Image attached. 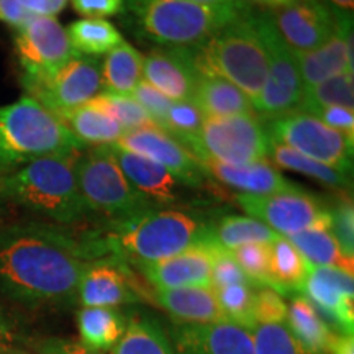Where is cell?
Here are the masks:
<instances>
[{
    "mask_svg": "<svg viewBox=\"0 0 354 354\" xmlns=\"http://www.w3.org/2000/svg\"><path fill=\"white\" fill-rule=\"evenodd\" d=\"M74 10L86 19H104L125 10L123 0H71Z\"/></svg>",
    "mask_w": 354,
    "mask_h": 354,
    "instance_id": "46",
    "label": "cell"
},
{
    "mask_svg": "<svg viewBox=\"0 0 354 354\" xmlns=\"http://www.w3.org/2000/svg\"><path fill=\"white\" fill-rule=\"evenodd\" d=\"M197 161L248 165L269 158V136L254 115L205 117L196 135L177 140Z\"/></svg>",
    "mask_w": 354,
    "mask_h": 354,
    "instance_id": "8",
    "label": "cell"
},
{
    "mask_svg": "<svg viewBox=\"0 0 354 354\" xmlns=\"http://www.w3.org/2000/svg\"><path fill=\"white\" fill-rule=\"evenodd\" d=\"M133 99H135L141 107L145 109V112L151 117V120L154 122L159 130H162L165 127V120H166V113L169 110L172 100L167 99L165 94L156 91L151 84H148L145 81H140L136 84V87L133 88V92L130 94Z\"/></svg>",
    "mask_w": 354,
    "mask_h": 354,
    "instance_id": "45",
    "label": "cell"
},
{
    "mask_svg": "<svg viewBox=\"0 0 354 354\" xmlns=\"http://www.w3.org/2000/svg\"><path fill=\"white\" fill-rule=\"evenodd\" d=\"M19 2L33 15L56 17L64 10L68 0H19Z\"/></svg>",
    "mask_w": 354,
    "mask_h": 354,
    "instance_id": "50",
    "label": "cell"
},
{
    "mask_svg": "<svg viewBox=\"0 0 354 354\" xmlns=\"http://www.w3.org/2000/svg\"><path fill=\"white\" fill-rule=\"evenodd\" d=\"M333 105L353 110L354 86L351 73H342L305 91L297 112L312 115L318 109L333 107Z\"/></svg>",
    "mask_w": 354,
    "mask_h": 354,
    "instance_id": "36",
    "label": "cell"
},
{
    "mask_svg": "<svg viewBox=\"0 0 354 354\" xmlns=\"http://www.w3.org/2000/svg\"><path fill=\"white\" fill-rule=\"evenodd\" d=\"M0 354H38V353H26V351H20V349L0 348Z\"/></svg>",
    "mask_w": 354,
    "mask_h": 354,
    "instance_id": "56",
    "label": "cell"
},
{
    "mask_svg": "<svg viewBox=\"0 0 354 354\" xmlns=\"http://www.w3.org/2000/svg\"><path fill=\"white\" fill-rule=\"evenodd\" d=\"M215 248L216 245L209 236L183 253L156 263L138 264V268L154 289L212 287V261Z\"/></svg>",
    "mask_w": 354,
    "mask_h": 354,
    "instance_id": "19",
    "label": "cell"
},
{
    "mask_svg": "<svg viewBox=\"0 0 354 354\" xmlns=\"http://www.w3.org/2000/svg\"><path fill=\"white\" fill-rule=\"evenodd\" d=\"M254 354H310L292 335L287 323L258 325L251 330Z\"/></svg>",
    "mask_w": 354,
    "mask_h": 354,
    "instance_id": "40",
    "label": "cell"
},
{
    "mask_svg": "<svg viewBox=\"0 0 354 354\" xmlns=\"http://www.w3.org/2000/svg\"><path fill=\"white\" fill-rule=\"evenodd\" d=\"M189 2L198 3V6L215 7V8H233V10H251V7L245 3V0H189Z\"/></svg>",
    "mask_w": 354,
    "mask_h": 354,
    "instance_id": "52",
    "label": "cell"
},
{
    "mask_svg": "<svg viewBox=\"0 0 354 354\" xmlns=\"http://www.w3.org/2000/svg\"><path fill=\"white\" fill-rule=\"evenodd\" d=\"M308 274V263L289 238L277 236L271 243V279L272 290L287 295L302 292Z\"/></svg>",
    "mask_w": 354,
    "mask_h": 354,
    "instance_id": "32",
    "label": "cell"
},
{
    "mask_svg": "<svg viewBox=\"0 0 354 354\" xmlns=\"http://www.w3.org/2000/svg\"><path fill=\"white\" fill-rule=\"evenodd\" d=\"M302 292L326 325L336 333L354 331L353 272L325 266H308Z\"/></svg>",
    "mask_w": 354,
    "mask_h": 354,
    "instance_id": "14",
    "label": "cell"
},
{
    "mask_svg": "<svg viewBox=\"0 0 354 354\" xmlns=\"http://www.w3.org/2000/svg\"><path fill=\"white\" fill-rule=\"evenodd\" d=\"M331 233L338 241L344 258L354 259V209L351 198L342 197L328 210Z\"/></svg>",
    "mask_w": 354,
    "mask_h": 354,
    "instance_id": "42",
    "label": "cell"
},
{
    "mask_svg": "<svg viewBox=\"0 0 354 354\" xmlns=\"http://www.w3.org/2000/svg\"><path fill=\"white\" fill-rule=\"evenodd\" d=\"M254 320L256 325H272L287 322V304L281 294L269 287L254 290Z\"/></svg>",
    "mask_w": 354,
    "mask_h": 354,
    "instance_id": "43",
    "label": "cell"
},
{
    "mask_svg": "<svg viewBox=\"0 0 354 354\" xmlns=\"http://www.w3.org/2000/svg\"><path fill=\"white\" fill-rule=\"evenodd\" d=\"M238 205L259 220L279 236H292L312 227H330V212L317 197L302 189L276 192L269 196L238 194Z\"/></svg>",
    "mask_w": 354,
    "mask_h": 354,
    "instance_id": "12",
    "label": "cell"
},
{
    "mask_svg": "<svg viewBox=\"0 0 354 354\" xmlns=\"http://www.w3.org/2000/svg\"><path fill=\"white\" fill-rule=\"evenodd\" d=\"M38 354H102L95 349L87 348L81 342L66 338H46L37 344Z\"/></svg>",
    "mask_w": 354,
    "mask_h": 354,
    "instance_id": "48",
    "label": "cell"
},
{
    "mask_svg": "<svg viewBox=\"0 0 354 354\" xmlns=\"http://www.w3.org/2000/svg\"><path fill=\"white\" fill-rule=\"evenodd\" d=\"M77 302L82 307L118 308L120 305L140 302V295L123 261L102 258L88 261L84 269Z\"/></svg>",
    "mask_w": 354,
    "mask_h": 354,
    "instance_id": "21",
    "label": "cell"
},
{
    "mask_svg": "<svg viewBox=\"0 0 354 354\" xmlns=\"http://www.w3.org/2000/svg\"><path fill=\"white\" fill-rule=\"evenodd\" d=\"M169 338L176 354H254L251 330L232 322L172 323Z\"/></svg>",
    "mask_w": 354,
    "mask_h": 354,
    "instance_id": "17",
    "label": "cell"
},
{
    "mask_svg": "<svg viewBox=\"0 0 354 354\" xmlns=\"http://www.w3.org/2000/svg\"><path fill=\"white\" fill-rule=\"evenodd\" d=\"M59 118L82 145L112 146L125 131L105 110L88 102L63 113Z\"/></svg>",
    "mask_w": 354,
    "mask_h": 354,
    "instance_id": "27",
    "label": "cell"
},
{
    "mask_svg": "<svg viewBox=\"0 0 354 354\" xmlns=\"http://www.w3.org/2000/svg\"><path fill=\"white\" fill-rule=\"evenodd\" d=\"M210 225L190 212L149 209L130 218L112 221L104 232L84 233L81 240L91 261L113 258L145 264L171 258L207 240Z\"/></svg>",
    "mask_w": 354,
    "mask_h": 354,
    "instance_id": "2",
    "label": "cell"
},
{
    "mask_svg": "<svg viewBox=\"0 0 354 354\" xmlns=\"http://www.w3.org/2000/svg\"><path fill=\"white\" fill-rule=\"evenodd\" d=\"M218 304L228 322L243 328L253 330L254 320V287L250 284H234L214 289Z\"/></svg>",
    "mask_w": 354,
    "mask_h": 354,
    "instance_id": "38",
    "label": "cell"
},
{
    "mask_svg": "<svg viewBox=\"0 0 354 354\" xmlns=\"http://www.w3.org/2000/svg\"><path fill=\"white\" fill-rule=\"evenodd\" d=\"M328 2L331 3V7L338 8V10L351 12V13H353L354 0H328Z\"/></svg>",
    "mask_w": 354,
    "mask_h": 354,
    "instance_id": "53",
    "label": "cell"
},
{
    "mask_svg": "<svg viewBox=\"0 0 354 354\" xmlns=\"http://www.w3.org/2000/svg\"><path fill=\"white\" fill-rule=\"evenodd\" d=\"M140 32L167 48H201L241 10L215 8L189 0H123Z\"/></svg>",
    "mask_w": 354,
    "mask_h": 354,
    "instance_id": "6",
    "label": "cell"
},
{
    "mask_svg": "<svg viewBox=\"0 0 354 354\" xmlns=\"http://www.w3.org/2000/svg\"><path fill=\"white\" fill-rule=\"evenodd\" d=\"M66 33L74 51L94 57L107 55L123 41L120 32L104 19L76 20L66 28Z\"/></svg>",
    "mask_w": 354,
    "mask_h": 354,
    "instance_id": "35",
    "label": "cell"
},
{
    "mask_svg": "<svg viewBox=\"0 0 354 354\" xmlns=\"http://www.w3.org/2000/svg\"><path fill=\"white\" fill-rule=\"evenodd\" d=\"M82 151L35 159L28 165L0 174V198L13 205L71 225L91 214L76 179Z\"/></svg>",
    "mask_w": 354,
    "mask_h": 354,
    "instance_id": "3",
    "label": "cell"
},
{
    "mask_svg": "<svg viewBox=\"0 0 354 354\" xmlns=\"http://www.w3.org/2000/svg\"><path fill=\"white\" fill-rule=\"evenodd\" d=\"M268 136L313 161L351 176L354 136L335 130L310 113L292 112L272 118Z\"/></svg>",
    "mask_w": 354,
    "mask_h": 354,
    "instance_id": "9",
    "label": "cell"
},
{
    "mask_svg": "<svg viewBox=\"0 0 354 354\" xmlns=\"http://www.w3.org/2000/svg\"><path fill=\"white\" fill-rule=\"evenodd\" d=\"M32 17L33 13L26 10L19 0H0V21L13 26L15 30L25 25Z\"/></svg>",
    "mask_w": 354,
    "mask_h": 354,
    "instance_id": "49",
    "label": "cell"
},
{
    "mask_svg": "<svg viewBox=\"0 0 354 354\" xmlns=\"http://www.w3.org/2000/svg\"><path fill=\"white\" fill-rule=\"evenodd\" d=\"M318 120H322L325 125H328L335 130L346 133L354 136V113L353 110L344 107H323L318 109L315 113H312Z\"/></svg>",
    "mask_w": 354,
    "mask_h": 354,
    "instance_id": "47",
    "label": "cell"
},
{
    "mask_svg": "<svg viewBox=\"0 0 354 354\" xmlns=\"http://www.w3.org/2000/svg\"><path fill=\"white\" fill-rule=\"evenodd\" d=\"M143 76V56L130 43L122 41L102 63V84L107 92L130 95Z\"/></svg>",
    "mask_w": 354,
    "mask_h": 354,
    "instance_id": "30",
    "label": "cell"
},
{
    "mask_svg": "<svg viewBox=\"0 0 354 354\" xmlns=\"http://www.w3.org/2000/svg\"><path fill=\"white\" fill-rule=\"evenodd\" d=\"M112 354H176L169 335L156 318L145 313L128 317L127 330Z\"/></svg>",
    "mask_w": 354,
    "mask_h": 354,
    "instance_id": "28",
    "label": "cell"
},
{
    "mask_svg": "<svg viewBox=\"0 0 354 354\" xmlns=\"http://www.w3.org/2000/svg\"><path fill=\"white\" fill-rule=\"evenodd\" d=\"M234 284H251L241 271V268L234 261L232 251L215 248L214 261H212V289H221ZM256 289V287H254Z\"/></svg>",
    "mask_w": 354,
    "mask_h": 354,
    "instance_id": "44",
    "label": "cell"
},
{
    "mask_svg": "<svg viewBox=\"0 0 354 354\" xmlns=\"http://www.w3.org/2000/svg\"><path fill=\"white\" fill-rule=\"evenodd\" d=\"M57 115L25 95L0 107V174L35 159L84 151Z\"/></svg>",
    "mask_w": 354,
    "mask_h": 354,
    "instance_id": "4",
    "label": "cell"
},
{
    "mask_svg": "<svg viewBox=\"0 0 354 354\" xmlns=\"http://www.w3.org/2000/svg\"><path fill=\"white\" fill-rule=\"evenodd\" d=\"M286 323L310 354H326L331 338L336 333L305 297H294L290 305H287Z\"/></svg>",
    "mask_w": 354,
    "mask_h": 354,
    "instance_id": "29",
    "label": "cell"
},
{
    "mask_svg": "<svg viewBox=\"0 0 354 354\" xmlns=\"http://www.w3.org/2000/svg\"><path fill=\"white\" fill-rule=\"evenodd\" d=\"M269 156L277 166L312 177L326 187L336 190L351 189V176L343 174V172L323 165V162L313 161V159L304 156L289 146L277 143L271 138H269Z\"/></svg>",
    "mask_w": 354,
    "mask_h": 354,
    "instance_id": "34",
    "label": "cell"
},
{
    "mask_svg": "<svg viewBox=\"0 0 354 354\" xmlns=\"http://www.w3.org/2000/svg\"><path fill=\"white\" fill-rule=\"evenodd\" d=\"M198 162L207 174L214 176L218 183L245 196H269V194L299 189L295 184L289 183L268 159L238 166L223 165L212 159H202Z\"/></svg>",
    "mask_w": 354,
    "mask_h": 354,
    "instance_id": "23",
    "label": "cell"
},
{
    "mask_svg": "<svg viewBox=\"0 0 354 354\" xmlns=\"http://www.w3.org/2000/svg\"><path fill=\"white\" fill-rule=\"evenodd\" d=\"M234 261L245 272L253 287L272 289L271 279V243H253L232 251Z\"/></svg>",
    "mask_w": 354,
    "mask_h": 354,
    "instance_id": "39",
    "label": "cell"
},
{
    "mask_svg": "<svg viewBox=\"0 0 354 354\" xmlns=\"http://www.w3.org/2000/svg\"><path fill=\"white\" fill-rule=\"evenodd\" d=\"M113 146L158 162L187 187L201 189L205 184L207 172L201 162L179 141L158 127L123 131L120 140Z\"/></svg>",
    "mask_w": 354,
    "mask_h": 354,
    "instance_id": "15",
    "label": "cell"
},
{
    "mask_svg": "<svg viewBox=\"0 0 354 354\" xmlns=\"http://www.w3.org/2000/svg\"><path fill=\"white\" fill-rule=\"evenodd\" d=\"M112 153L130 184L149 205H176L183 201L184 185L177 177L151 159L138 156L112 145Z\"/></svg>",
    "mask_w": 354,
    "mask_h": 354,
    "instance_id": "22",
    "label": "cell"
},
{
    "mask_svg": "<svg viewBox=\"0 0 354 354\" xmlns=\"http://www.w3.org/2000/svg\"><path fill=\"white\" fill-rule=\"evenodd\" d=\"M91 258L81 236L51 223L0 228V292L26 308H68Z\"/></svg>",
    "mask_w": 354,
    "mask_h": 354,
    "instance_id": "1",
    "label": "cell"
},
{
    "mask_svg": "<svg viewBox=\"0 0 354 354\" xmlns=\"http://www.w3.org/2000/svg\"><path fill=\"white\" fill-rule=\"evenodd\" d=\"M88 104L105 110L110 117H113L115 120L120 123L125 131L156 127L151 120V117L145 112V109L131 95L104 92V94L95 95L94 99L88 100Z\"/></svg>",
    "mask_w": 354,
    "mask_h": 354,
    "instance_id": "37",
    "label": "cell"
},
{
    "mask_svg": "<svg viewBox=\"0 0 354 354\" xmlns=\"http://www.w3.org/2000/svg\"><path fill=\"white\" fill-rule=\"evenodd\" d=\"M196 48H159L143 57L145 81L171 100H190L201 79Z\"/></svg>",
    "mask_w": 354,
    "mask_h": 354,
    "instance_id": "20",
    "label": "cell"
},
{
    "mask_svg": "<svg viewBox=\"0 0 354 354\" xmlns=\"http://www.w3.org/2000/svg\"><path fill=\"white\" fill-rule=\"evenodd\" d=\"M292 2H299V0H271V10H274V8H279V7H286Z\"/></svg>",
    "mask_w": 354,
    "mask_h": 354,
    "instance_id": "55",
    "label": "cell"
},
{
    "mask_svg": "<svg viewBox=\"0 0 354 354\" xmlns=\"http://www.w3.org/2000/svg\"><path fill=\"white\" fill-rule=\"evenodd\" d=\"M76 179L91 214L95 212L117 221L153 209L123 174L112 146H97L81 153Z\"/></svg>",
    "mask_w": 354,
    "mask_h": 354,
    "instance_id": "7",
    "label": "cell"
},
{
    "mask_svg": "<svg viewBox=\"0 0 354 354\" xmlns=\"http://www.w3.org/2000/svg\"><path fill=\"white\" fill-rule=\"evenodd\" d=\"M254 24L269 57L268 79L254 104V110L272 120L297 112L304 97L302 77L294 50H290L279 35L269 12L254 13Z\"/></svg>",
    "mask_w": 354,
    "mask_h": 354,
    "instance_id": "10",
    "label": "cell"
},
{
    "mask_svg": "<svg viewBox=\"0 0 354 354\" xmlns=\"http://www.w3.org/2000/svg\"><path fill=\"white\" fill-rule=\"evenodd\" d=\"M287 238L308 266H325L353 272V259L344 258L330 227H312Z\"/></svg>",
    "mask_w": 354,
    "mask_h": 354,
    "instance_id": "31",
    "label": "cell"
},
{
    "mask_svg": "<svg viewBox=\"0 0 354 354\" xmlns=\"http://www.w3.org/2000/svg\"><path fill=\"white\" fill-rule=\"evenodd\" d=\"M274 26L294 51H312L336 30V8L322 0H299L269 13Z\"/></svg>",
    "mask_w": 354,
    "mask_h": 354,
    "instance_id": "16",
    "label": "cell"
},
{
    "mask_svg": "<svg viewBox=\"0 0 354 354\" xmlns=\"http://www.w3.org/2000/svg\"><path fill=\"white\" fill-rule=\"evenodd\" d=\"M154 300L159 307L183 323L228 322L212 287L156 289Z\"/></svg>",
    "mask_w": 354,
    "mask_h": 354,
    "instance_id": "24",
    "label": "cell"
},
{
    "mask_svg": "<svg viewBox=\"0 0 354 354\" xmlns=\"http://www.w3.org/2000/svg\"><path fill=\"white\" fill-rule=\"evenodd\" d=\"M277 236L276 232L253 216L227 215L210 225V240L227 251L253 243H272Z\"/></svg>",
    "mask_w": 354,
    "mask_h": 354,
    "instance_id": "33",
    "label": "cell"
},
{
    "mask_svg": "<svg viewBox=\"0 0 354 354\" xmlns=\"http://www.w3.org/2000/svg\"><path fill=\"white\" fill-rule=\"evenodd\" d=\"M128 317L120 308L82 307L77 312L81 343L95 351H112L127 330Z\"/></svg>",
    "mask_w": 354,
    "mask_h": 354,
    "instance_id": "26",
    "label": "cell"
},
{
    "mask_svg": "<svg viewBox=\"0 0 354 354\" xmlns=\"http://www.w3.org/2000/svg\"><path fill=\"white\" fill-rule=\"evenodd\" d=\"M28 97L57 117L87 104L99 95L102 84V64L94 56L74 53L55 73L44 77L21 79Z\"/></svg>",
    "mask_w": 354,
    "mask_h": 354,
    "instance_id": "11",
    "label": "cell"
},
{
    "mask_svg": "<svg viewBox=\"0 0 354 354\" xmlns=\"http://www.w3.org/2000/svg\"><path fill=\"white\" fill-rule=\"evenodd\" d=\"M15 53L24 69L21 79L44 77L74 55L66 28L55 17L33 15L17 28Z\"/></svg>",
    "mask_w": 354,
    "mask_h": 354,
    "instance_id": "13",
    "label": "cell"
},
{
    "mask_svg": "<svg viewBox=\"0 0 354 354\" xmlns=\"http://www.w3.org/2000/svg\"><path fill=\"white\" fill-rule=\"evenodd\" d=\"M203 120L205 115L192 100H172L166 113L162 131H166L174 140H180L184 136L196 135L201 130Z\"/></svg>",
    "mask_w": 354,
    "mask_h": 354,
    "instance_id": "41",
    "label": "cell"
},
{
    "mask_svg": "<svg viewBox=\"0 0 354 354\" xmlns=\"http://www.w3.org/2000/svg\"><path fill=\"white\" fill-rule=\"evenodd\" d=\"M245 3H248L250 7L261 6V7H266V8H271V0H245Z\"/></svg>",
    "mask_w": 354,
    "mask_h": 354,
    "instance_id": "54",
    "label": "cell"
},
{
    "mask_svg": "<svg viewBox=\"0 0 354 354\" xmlns=\"http://www.w3.org/2000/svg\"><path fill=\"white\" fill-rule=\"evenodd\" d=\"M205 117L254 115V105L236 86L215 74H202L190 99Z\"/></svg>",
    "mask_w": 354,
    "mask_h": 354,
    "instance_id": "25",
    "label": "cell"
},
{
    "mask_svg": "<svg viewBox=\"0 0 354 354\" xmlns=\"http://www.w3.org/2000/svg\"><path fill=\"white\" fill-rule=\"evenodd\" d=\"M202 74H215L236 86L248 99L258 102L268 79L269 57L250 10L221 28L205 44L194 50Z\"/></svg>",
    "mask_w": 354,
    "mask_h": 354,
    "instance_id": "5",
    "label": "cell"
},
{
    "mask_svg": "<svg viewBox=\"0 0 354 354\" xmlns=\"http://www.w3.org/2000/svg\"><path fill=\"white\" fill-rule=\"evenodd\" d=\"M304 92L342 73L353 74V15L336 8V30L317 50L294 51Z\"/></svg>",
    "mask_w": 354,
    "mask_h": 354,
    "instance_id": "18",
    "label": "cell"
},
{
    "mask_svg": "<svg viewBox=\"0 0 354 354\" xmlns=\"http://www.w3.org/2000/svg\"><path fill=\"white\" fill-rule=\"evenodd\" d=\"M326 354H354V338L353 335L335 333L328 344Z\"/></svg>",
    "mask_w": 354,
    "mask_h": 354,
    "instance_id": "51",
    "label": "cell"
}]
</instances>
